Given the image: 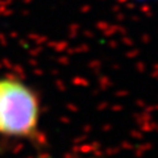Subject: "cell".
<instances>
[{"instance_id": "obj_1", "label": "cell", "mask_w": 158, "mask_h": 158, "mask_svg": "<svg viewBox=\"0 0 158 158\" xmlns=\"http://www.w3.org/2000/svg\"><path fill=\"white\" fill-rule=\"evenodd\" d=\"M40 118L38 98L25 83L0 78V135L29 137L37 129Z\"/></svg>"}]
</instances>
